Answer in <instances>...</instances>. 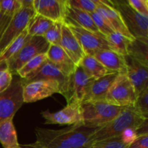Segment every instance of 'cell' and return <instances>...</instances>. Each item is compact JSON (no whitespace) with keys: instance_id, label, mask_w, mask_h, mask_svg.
I'll list each match as a JSON object with an SVG mask.
<instances>
[{"instance_id":"cell-30","label":"cell","mask_w":148,"mask_h":148,"mask_svg":"<svg viewBox=\"0 0 148 148\" xmlns=\"http://www.w3.org/2000/svg\"><path fill=\"white\" fill-rule=\"evenodd\" d=\"M62 24L63 23H53L43 36V38L50 45L61 46Z\"/></svg>"},{"instance_id":"cell-35","label":"cell","mask_w":148,"mask_h":148,"mask_svg":"<svg viewBox=\"0 0 148 148\" xmlns=\"http://www.w3.org/2000/svg\"><path fill=\"white\" fill-rule=\"evenodd\" d=\"M73 7L91 14L95 12L98 7V0H67Z\"/></svg>"},{"instance_id":"cell-1","label":"cell","mask_w":148,"mask_h":148,"mask_svg":"<svg viewBox=\"0 0 148 148\" xmlns=\"http://www.w3.org/2000/svg\"><path fill=\"white\" fill-rule=\"evenodd\" d=\"M147 119L139 114L134 106L126 107L114 119L105 125L97 127L91 134L90 145L95 142L121 136L128 130H137L147 126Z\"/></svg>"},{"instance_id":"cell-29","label":"cell","mask_w":148,"mask_h":148,"mask_svg":"<svg viewBox=\"0 0 148 148\" xmlns=\"http://www.w3.org/2000/svg\"><path fill=\"white\" fill-rule=\"evenodd\" d=\"M47 60L46 53H41L30 59L25 65H23L17 72L15 75L20 77L21 79H25L28 75L36 72Z\"/></svg>"},{"instance_id":"cell-6","label":"cell","mask_w":148,"mask_h":148,"mask_svg":"<svg viewBox=\"0 0 148 148\" xmlns=\"http://www.w3.org/2000/svg\"><path fill=\"white\" fill-rule=\"evenodd\" d=\"M11 85L4 92H0V123L13 119L17 111L24 103L23 79L15 75Z\"/></svg>"},{"instance_id":"cell-16","label":"cell","mask_w":148,"mask_h":148,"mask_svg":"<svg viewBox=\"0 0 148 148\" xmlns=\"http://www.w3.org/2000/svg\"><path fill=\"white\" fill-rule=\"evenodd\" d=\"M127 76L134 86L137 95L148 88V66L142 64L137 60L127 55Z\"/></svg>"},{"instance_id":"cell-10","label":"cell","mask_w":148,"mask_h":148,"mask_svg":"<svg viewBox=\"0 0 148 148\" xmlns=\"http://www.w3.org/2000/svg\"><path fill=\"white\" fill-rule=\"evenodd\" d=\"M55 93H60V85L53 79H39L23 85L24 103H33L44 99Z\"/></svg>"},{"instance_id":"cell-23","label":"cell","mask_w":148,"mask_h":148,"mask_svg":"<svg viewBox=\"0 0 148 148\" xmlns=\"http://www.w3.org/2000/svg\"><path fill=\"white\" fill-rule=\"evenodd\" d=\"M0 143L3 148H17L20 146L13 119L0 123Z\"/></svg>"},{"instance_id":"cell-38","label":"cell","mask_w":148,"mask_h":148,"mask_svg":"<svg viewBox=\"0 0 148 148\" xmlns=\"http://www.w3.org/2000/svg\"><path fill=\"white\" fill-rule=\"evenodd\" d=\"M127 148H148V133L137 136Z\"/></svg>"},{"instance_id":"cell-37","label":"cell","mask_w":148,"mask_h":148,"mask_svg":"<svg viewBox=\"0 0 148 148\" xmlns=\"http://www.w3.org/2000/svg\"><path fill=\"white\" fill-rule=\"evenodd\" d=\"M12 74L8 69H4L0 74V92H4L11 85L12 82Z\"/></svg>"},{"instance_id":"cell-11","label":"cell","mask_w":148,"mask_h":148,"mask_svg":"<svg viewBox=\"0 0 148 148\" xmlns=\"http://www.w3.org/2000/svg\"><path fill=\"white\" fill-rule=\"evenodd\" d=\"M45 119L46 124H61V125H74L82 123L81 103L71 102L57 112L52 113L45 111L40 113Z\"/></svg>"},{"instance_id":"cell-15","label":"cell","mask_w":148,"mask_h":148,"mask_svg":"<svg viewBox=\"0 0 148 148\" xmlns=\"http://www.w3.org/2000/svg\"><path fill=\"white\" fill-rule=\"evenodd\" d=\"M95 12L108 22L114 31L121 33L130 40H134V37L129 32L119 12L111 5V0H98Z\"/></svg>"},{"instance_id":"cell-28","label":"cell","mask_w":148,"mask_h":148,"mask_svg":"<svg viewBox=\"0 0 148 148\" xmlns=\"http://www.w3.org/2000/svg\"><path fill=\"white\" fill-rule=\"evenodd\" d=\"M31 37L32 36L27 33V29H25L0 54V62H7L14 56Z\"/></svg>"},{"instance_id":"cell-8","label":"cell","mask_w":148,"mask_h":148,"mask_svg":"<svg viewBox=\"0 0 148 148\" xmlns=\"http://www.w3.org/2000/svg\"><path fill=\"white\" fill-rule=\"evenodd\" d=\"M95 79L91 77L79 64L77 65L73 73L69 77L68 90L66 96L67 103H82Z\"/></svg>"},{"instance_id":"cell-31","label":"cell","mask_w":148,"mask_h":148,"mask_svg":"<svg viewBox=\"0 0 148 148\" xmlns=\"http://www.w3.org/2000/svg\"><path fill=\"white\" fill-rule=\"evenodd\" d=\"M128 144L121 137H114L92 143L88 148H127Z\"/></svg>"},{"instance_id":"cell-40","label":"cell","mask_w":148,"mask_h":148,"mask_svg":"<svg viewBox=\"0 0 148 148\" xmlns=\"http://www.w3.org/2000/svg\"><path fill=\"white\" fill-rule=\"evenodd\" d=\"M17 148H43L42 146H40V145L38 143L35 142L33 144H28V145H23L19 146Z\"/></svg>"},{"instance_id":"cell-22","label":"cell","mask_w":148,"mask_h":148,"mask_svg":"<svg viewBox=\"0 0 148 148\" xmlns=\"http://www.w3.org/2000/svg\"><path fill=\"white\" fill-rule=\"evenodd\" d=\"M96 128L85 127L82 123L66 127L68 140L72 148H88L90 145L91 134Z\"/></svg>"},{"instance_id":"cell-3","label":"cell","mask_w":148,"mask_h":148,"mask_svg":"<svg viewBox=\"0 0 148 148\" xmlns=\"http://www.w3.org/2000/svg\"><path fill=\"white\" fill-rule=\"evenodd\" d=\"M111 4L119 12L126 27L136 39L148 40V17H145L133 10L127 1L114 0Z\"/></svg>"},{"instance_id":"cell-39","label":"cell","mask_w":148,"mask_h":148,"mask_svg":"<svg viewBox=\"0 0 148 148\" xmlns=\"http://www.w3.org/2000/svg\"><path fill=\"white\" fill-rule=\"evenodd\" d=\"M12 17H10V16H7L1 14V9H0V37L3 34L5 29L7 28Z\"/></svg>"},{"instance_id":"cell-27","label":"cell","mask_w":148,"mask_h":148,"mask_svg":"<svg viewBox=\"0 0 148 148\" xmlns=\"http://www.w3.org/2000/svg\"><path fill=\"white\" fill-rule=\"evenodd\" d=\"M109 47L111 50L123 56L128 55V48L132 40L118 32H113L106 36Z\"/></svg>"},{"instance_id":"cell-12","label":"cell","mask_w":148,"mask_h":148,"mask_svg":"<svg viewBox=\"0 0 148 148\" xmlns=\"http://www.w3.org/2000/svg\"><path fill=\"white\" fill-rule=\"evenodd\" d=\"M23 79V83L39 80V79H53L60 85V94L66 98L68 90L69 77L64 75L57 67L48 60L38 70Z\"/></svg>"},{"instance_id":"cell-4","label":"cell","mask_w":148,"mask_h":148,"mask_svg":"<svg viewBox=\"0 0 148 148\" xmlns=\"http://www.w3.org/2000/svg\"><path fill=\"white\" fill-rule=\"evenodd\" d=\"M21 10L12 18L0 37V54L27 27L30 19L36 14L33 0H21Z\"/></svg>"},{"instance_id":"cell-36","label":"cell","mask_w":148,"mask_h":148,"mask_svg":"<svg viewBox=\"0 0 148 148\" xmlns=\"http://www.w3.org/2000/svg\"><path fill=\"white\" fill-rule=\"evenodd\" d=\"M127 2L139 14L148 17L147 0H127Z\"/></svg>"},{"instance_id":"cell-13","label":"cell","mask_w":148,"mask_h":148,"mask_svg":"<svg viewBox=\"0 0 148 148\" xmlns=\"http://www.w3.org/2000/svg\"><path fill=\"white\" fill-rule=\"evenodd\" d=\"M66 0H33V6L37 14L53 23H64Z\"/></svg>"},{"instance_id":"cell-17","label":"cell","mask_w":148,"mask_h":148,"mask_svg":"<svg viewBox=\"0 0 148 148\" xmlns=\"http://www.w3.org/2000/svg\"><path fill=\"white\" fill-rule=\"evenodd\" d=\"M64 24L82 27L95 33H101L95 26L90 14L72 6L67 0L65 1V17Z\"/></svg>"},{"instance_id":"cell-2","label":"cell","mask_w":148,"mask_h":148,"mask_svg":"<svg viewBox=\"0 0 148 148\" xmlns=\"http://www.w3.org/2000/svg\"><path fill=\"white\" fill-rule=\"evenodd\" d=\"M125 108L112 105L105 101L82 102V123L90 128L100 127L114 119Z\"/></svg>"},{"instance_id":"cell-26","label":"cell","mask_w":148,"mask_h":148,"mask_svg":"<svg viewBox=\"0 0 148 148\" xmlns=\"http://www.w3.org/2000/svg\"><path fill=\"white\" fill-rule=\"evenodd\" d=\"M53 22L36 13L27 24V31L30 36L43 37L47 30L53 24Z\"/></svg>"},{"instance_id":"cell-19","label":"cell","mask_w":148,"mask_h":148,"mask_svg":"<svg viewBox=\"0 0 148 148\" xmlns=\"http://www.w3.org/2000/svg\"><path fill=\"white\" fill-rule=\"evenodd\" d=\"M61 47L76 65L80 63L85 56L83 51L75 35L66 24H62Z\"/></svg>"},{"instance_id":"cell-25","label":"cell","mask_w":148,"mask_h":148,"mask_svg":"<svg viewBox=\"0 0 148 148\" xmlns=\"http://www.w3.org/2000/svg\"><path fill=\"white\" fill-rule=\"evenodd\" d=\"M79 64L91 77L95 79L102 77L104 75L109 73L93 56L85 55Z\"/></svg>"},{"instance_id":"cell-33","label":"cell","mask_w":148,"mask_h":148,"mask_svg":"<svg viewBox=\"0 0 148 148\" xmlns=\"http://www.w3.org/2000/svg\"><path fill=\"white\" fill-rule=\"evenodd\" d=\"M134 107L139 114L148 119V88L137 95Z\"/></svg>"},{"instance_id":"cell-24","label":"cell","mask_w":148,"mask_h":148,"mask_svg":"<svg viewBox=\"0 0 148 148\" xmlns=\"http://www.w3.org/2000/svg\"><path fill=\"white\" fill-rule=\"evenodd\" d=\"M147 40L134 38L132 40L128 48L129 56L146 66H148Z\"/></svg>"},{"instance_id":"cell-5","label":"cell","mask_w":148,"mask_h":148,"mask_svg":"<svg viewBox=\"0 0 148 148\" xmlns=\"http://www.w3.org/2000/svg\"><path fill=\"white\" fill-rule=\"evenodd\" d=\"M50 44L41 36H32L23 47L6 62L7 69L13 75L28 61L41 53H46Z\"/></svg>"},{"instance_id":"cell-20","label":"cell","mask_w":148,"mask_h":148,"mask_svg":"<svg viewBox=\"0 0 148 148\" xmlns=\"http://www.w3.org/2000/svg\"><path fill=\"white\" fill-rule=\"evenodd\" d=\"M119 75V73L111 72L104 75L102 77L95 79L82 102L105 101L107 92Z\"/></svg>"},{"instance_id":"cell-9","label":"cell","mask_w":148,"mask_h":148,"mask_svg":"<svg viewBox=\"0 0 148 148\" xmlns=\"http://www.w3.org/2000/svg\"><path fill=\"white\" fill-rule=\"evenodd\" d=\"M77 39L85 55L94 56L101 50L111 49L106 36L79 27L66 25Z\"/></svg>"},{"instance_id":"cell-21","label":"cell","mask_w":148,"mask_h":148,"mask_svg":"<svg viewBox=\"0 0 148 148\" xmlns=\"http://www.w3.org/2000/svg\"><path fill=\"white\" fill-rule=\"evenodd\" d=\"M46 56L49 62L67 77L73 73L77 66L61 46L50 45L46 52Z\"/></svg>"},{"instance_id":"cell-32","label":"cell","mask_w":148,"mask_h":148,"mask_svg":"<svg viewBox=\"0 0 148 148\" xmlns=\"http://www.w3.org/2000/svg\"><path fill=\"white\" fill-rule=\"evenodd\" d=\"M23 7L21 0H0L1 14L14 17Z\"/></svg>"},{"instance_id":"cell-34","label":"cell","mask_w":148,"mask_h":148,"mask_svg":"<svg viewBox=\"0 0 148 148\" xmlns=\"http://www.w3.org/2000/svg\"><path fill=\"white\" fill-rule=\"evenodd\" d=\"M90 14L91 17H92V20H93L94 23H95V26L98 28V31L101 33L102 35H103L104 36L106 37L108 35H109L110 33L114 32V30H113L112 27H111L109 24L108 23V22L99 14L97 12H95L91 13Z\"/></svg>"},{"instance_id":"cell-7","label":"cell","mask_w":148,"mask_h":148,"mask_svg":"<svg viewBox=\"0 0 148 148\" xmlns=\"http://www.w3.org/2000/svg\"><path fill=\"white\" fill-rule=\"evenodd\" d=\"M137 97V92L127 75L119 74L107 92L105 101L116 106H134Z\"/></svg>"},{"instance_id":"cell-14","label":"cell","mask_w":148,"mask_h":148,"mask_svg":"<svg viewBox=\"0 0 148 148\" xmlns=\"http://www.w3.org/2000/svg\"><path fill=\"white\" fill-rule=\"evenodd\" d=\"M36 143L43 148H72L66 128L62 130L36 129Z\"/></svg>"},{"instance_id":"cell-18","label":"cell","mask_w":148,"mask_h":148,"mask_svg":"<svg viewBox=\"0 0 148 148\" xmlns=\"http://www.w3.org/2000/svg\"><path fill=\"white\" fill-rule=\"evenodd\" d=\"M94 57L108 71L109 73L116 72L127 74V64L125 56L114 51L111 49H105L98 51Z\"/></svg>"}]
</instances>
